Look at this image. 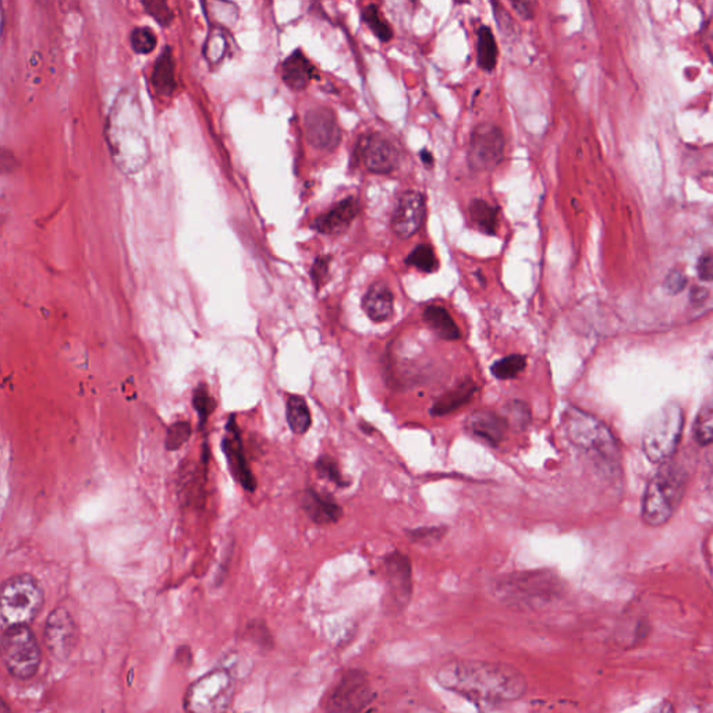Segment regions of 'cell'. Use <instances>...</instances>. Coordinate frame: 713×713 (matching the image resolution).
Listing matches in <instances>:
<instances>
[{"instance_id":"6da1fadb","label":"cell","mask_w":713,"mask_h":713,"mask_svg":"<svg viewBox=\"0 0 713 713\" xmlns=\"http://www.w3.org/2000/svg\"><path fill=\"white\" fill-rule=\"evenodd\" d=\"M437 682L446 690L477 705H499L524 697L527 678L519 668L484 660H452L438 670Z\"/></svg>"},{"instance_id":"7a4b0ae2","label":"cell","mask_w":713,"mask_h":713,"mask_svg":"<svg viewBox=\"0 0 713 713\" xmlns=\"http://www.w3.org/2000/svg\"><path fill=\"white\" fill-rule=\"evenodd\" d=\"M145 134L137 99L121 93L108 120L109 147L121 170L135 173L147 165L150 152Z\"/></svg>"},{"instance_id":"3957f363","label":"cell","mask_w":713,"mask_h":713,"mask_svg":"<svg viewBox=\"0 0 713 713\" xmlns=\"http://www.w3.org/2000/svg\"><path fill=\"white\" fill-rule=\"evenodd\" d=\"M688 478L690 472L687 468L676 457L660 465L643 492L641 514L645 524L660 527L675 516L682 504Z\"/></svg>"},{"instance_id":"277c9868","label":"cell","mask_w":713,"mask_h":713,"mask_svg":"<svg viewBox=\"0 0 713 713\" xmlns=\"http://www.w3.org/2000/svg\"><path fill=\"white\" fill-rule=\"evenodd\" d=\"M567 438L579 450L608 468L620 465L621 453L618 439L598 418L578 407L569 406L563 413Z\"/></svg>"},{"instance_id":"5b68a950","label":"cell","mask_w":713,"mask_h":713,"mask_svg":"<svg viewBox=\"0 0 713 713\" xmlns=\"http://www.w3.org/2000/svg\"><path fill=\"white\" fill-rule=\"evenodd\" d=\"M495 594L507 605L534 609L561 595V584L551 571H524L497 579Z\"/></svg>"},{"instance_id":"8992f818","label":"cell","mask_w":713,"mask_h":713,"mask_svg":"<svg viewBox=\"0 0 713 713\" xmlns=\"http://www.w3.org/2000/svg\"><path fill=\"white\" fill-rule=\"evenodd\" d=\"M45 605L41 584L31 574L9 577L0 593V618L4 628L29 626Z\"/></svg>"},{"instance_id":"52a82bcc","label":"cell","mask_w":713,"mask_h":713,"mask_svg":"<svg viewBox=\"0 0 713 713\" xmlns=\"http://www.w3.org/2000/svg\"><path fill=\"white\" fill-rule=\"evenodd\" d=\"M684 430L682 406L668 403L651 415L643 433V450L653 464L675 459Z\"/></svg>"},{"instance_id":"ba28073f","label":"cell","mask_w":713,"mask_h":713,"mask_svg":"<svg viewBox=\"0 0 713 713\" xmlns=\"http://www.w3.org/2000/svg\"><path fill=\"white\" fill-rule=\"evenodd\" d=\"M236 694V682L227 668H215L201 676L185 691L187 713H227Z\"/></svg>"},{"instance_id":"9c48e42d","label":"cell","mask_w":713,"mask_h":713,"mask_svg":"<svg viewBox=\"0 0 713 713\" xmlns=\"http://www.w3.org/2000/svg\"><path fill=\"white\" fill-rule=\"evenodd\" d=\"M4 668L17 680H29L41 666V648L29 626L4 628L0 643Z\"/></svg>"},{"instance_id":"30bf717a","label":"cell","mask_w":713,"mask_h":713,"mask_svg":"<svg viewBox=\"0 0 713 713\" xmlns=\"http://www.w3.org/2000/svg\"><path fill=\"white\" fill-rule=\"evenodd\" d=\"M375 700L370 676L363 668H348L332 685L322 702V713H364Z\"/></svg>"},{"instance_id":"8fae6325","label":"cell","mask_w":713,"mask_h":713,"mask_svg":"<svg viewBox=\"0 0 713 713\" xmlns=\"http://www.w3.org/2000/svg\"><path fill=\"white\" fill-rule=\"evenodd\" d=\"M506 138L502 128L492 123H481L472 130L468 143L467 160L474 172L494 170L504 158Z\"/></svg>"},{"instance_id":"7c38bea8","label":"cell","mask_w":713,"mask_h":713,"mask_svg":"<svg viewBox=\"0 0 713 713\" xmlns=\"http://www.w3.org/2000/svg\"><path fill=\"white\" fill-rule=\"evenodd\" d=\"M44 641L53 660L63 662L70 658L78 643V627L70 611L64 608L51 611L45 624Z\"/></svg>"},{"instance_id":"4fadbf2b","label":"cell","mask_w":713,"mask_h":713,"mask_svg":"<svg viewBox=\"0 0 713 713\" xmlns=\"http://www.w3.org/2000/svg\"><path fill=\"white\" fill-rule=\"evenodd\" d=\"M354 156L373 175H390L400 162V153L395 143L379 133L363 135L356 143Z\"/></svg>"},{"instance_id":"5bb4252c","label":"cell","mask_w":713,"mask_h":713,"mask_svg":"<svg viewBox=\"0 0 713 713\" xmlns=\"http://www.w3.org/2000/svg\"><path fill=\"white\" fill-rule=\"evenodd\" d=\"M427 215V202L420 192H406L398 198L392 217V229L398 239L414 236Z\"/></svg>"},{"instance_id":"9a60e30c","label":"cell","mask_w":713,"mask_h":713,"mask_svg":"<svg viewBox=\"0 0 713 713\" xmlns=\"http://www.w3.org/2000/svg\"><path fill=\"white\" fill-rule=\"evenodd\" d=\"M306 133L312 147L334 151L341 143V130L333 111L328 108L311 109L306 116Z\"/></svg>"},{"instance_id":"2e32d148","label":"cell","mask_w":713,"mask_h":713,"mask_svg":"<svg viewBox=\"0 0 713 713\" xmlns=\"http://www.w3.org/2000/svg\"><path fill=\"white\" fill-rule=\"evenodd\" d=\"M385 576L389 595L393 603L400 609L408 605L413 594V571L410 559L396 551L386 556Z\"/></svg>"},{"instance_id":"e0dca14e","label":"cell","mask_w":713,"mask_h":713,"mask_svg":"<svg viewBox=\"0 0 713 713\" xmlns=\"http://www.w3.org/2000/svg\"><path fill=\"white\" fill-rule=\"evenodd\" d=\"M360 201L356 197H348L334 205L325 214L319 215L312 220L311 227L325 236H336L346 232L360 214Z\"/></svg>"},{"instance_id":"ac0fdd59","label":"cell","mask_w":713,"mask_h":713,"mask_svg":"<svg viewBox=\"0 0 713 713\" xmlns=\"http://www.w3.org/2000/svg\"><path fill=\"white\" fill-rule=\"evenodd\" d=\"M465 430L477 439L496 446L506 437L507 420L492 411H477L468 417Z\"/></svg>"},{"instance_id":"d6986e66","label":"cell","mask_w":713,"mask_h":713,"mask_svg":"<svg viewBox=\"0 0 713 713\" xmlns=\"http://www.w3.org/2000/svg\"><path fill=\"white\" fill-rule=\"evenodd\" d=\"M281 74L283 83L294 91H303L311 84L312 80L318 78L316 67L299 49L294 51L282 63Z\"/></svg>"},{"instance_id":"ffe728a7","label":"cell","mask_w":713,"mask_h":713,"mask_svg":"<svg viewBox=\"0 0 713 713\" xmlns=\"http://www.w3.org/2000/svg\"><path fill=\"white\" fill-rule=\"evenodd\" d=\"M223 449L227 455V462H229L230 468L237 481L242 485L247 490L255 489V479L250 471L249 465L245 462L244 452H242V445L240 442L239 432H237L236 422L230 421V425L227 427V435L223 442Z\"/></svg>"},{"instance_id":"44dd1931","label":"cell","mask_w":713,"mask_h":713,"mask_svg":"<svg viewBox=\"0 0 713 713\" xmlns=\"http://www.w3.org/2000/svg\"><path fill=\"white\" fill-rule=\"evenodd\" d=\"M299 502L309 519L321 526L333 524L343 516V510L331 496L318 494L314 489H307L306 492H303Z\"/></svg>"},{"instance_id":"7402d4cb","label":"cell","mask_w":713,"mask_h":713,"mask_svg":"<svg viewBox=\"0 0 713 713\" xmlns=\"http://www.w3.org/2000/svg\"><path fill=\"white\" fill-rule=\"evenodd\" d=\"M361 306L371 321H389L395 314V296L385 284H373L364 296Z\"/></svg>"},{"instance_id":"603a6c76","label":"cell","mask_w":713,"mask_h":713,"mask_svg":"<svg viewBox=\"0 0 713 713\" xmlns=\"http://www.w3.org/2000/svg\"><path fill=\"white\" fill-rule=\"evenodd\" d=\"M478 389L477 383L471 379H467L464 382L455 386V389L446 392L445 395L440 396L432 408H430V414L433 417H443V415L452 414L455 411L467 406L472 398L477 395Z\"/></svg>"},{"instance_id":"cb8c5ba5","label":"cell","mask_w":713,"mask_h":713,"mask_svg":"<svg viewBox=\"0 0 713 713\" xmlns=\"http://www.w3.org/2000/svg\"><path fill=\"white\" fill-rule=\"evenodd\" d=\"M151 84H152L153 91L160 96H170L177 88V81L175 77V59H173L172 49L169 46H166L165 51L155 61L152 74H151Z\"/></svg>"},{"instance_id":"d4e9b609","label":"cell","mask_w":713,"mask_h":713,"mask_svg":"<svg viewBox=\"0 0 713 713\" xmlns=\"http://www.w3.org/2000/svg\"><path fill=\"white\" fill-rule=\"evenodd\" d=\"M470 217H471L472 225L475 229L488 234V236H495L499 229V207L492 205L488 201L477 198L472 200L470 208Z\"/></svg>"},{"instance_id":"484cf974","label":"cell","mask_w":713,"mask_h":713,"mask_svg":"<svg viewBox=\"0 0 713 713\" xmlns=\"http://www.w3.org/2000/svg\"><path fill=\"white\" fill-rule=\"evenodd\" d=\"M423 321L443 340H457L462 336L459 326L447 309L440 306H430L423 311Z\"/></svg>"},{"instance_id":"4316f807","label":"cell","mask_w":713,"mask_h":713,"mask_svg":"<svg viewBox=\"0 0 713 713\" xmlns=\"http://www.w3.org/2000/svg\"><path fill=\"white\" fill-rule=\"evenodd\" d=\"M496 41H495L494 32L488 26H482L478 29L477 41V63L482 70L492 71L497 64Z\"/></svg>"},{"instance_id":"83f0119b","label":"cell","mask_w":713,"mask_h":713,"mask_svg":"<svg viewBox=\"0 0 713 713\" xmlns=\"http://www.w3.org/2000/svg\"><path fill=\"white\" fill-rule=\"evenodd\" d=\"M286 417L290 430L297 435H303L311 427V413L301 396L293 395L287 398Z\"/></svg>"},{"instance_id":"f1b7e54d","label":"cell","mask_w":713,"mask_h":713,"mask_svg":"<svg viewBox=\"0 0 713 713\" xmlns=\"http://www.w3.org/2000/svg\"><path fill=\"white\" fill-rule=\"evenodd\" d=\"M694 439L700 446L712 445L713 443V396L705 400L701 406L694 421Z\"/></svg>"},{"instance_id":"f546056e","label":"cell","mask_w":713,"mask_h":713,"mask_svg":"<svg viewBox=\"0 0 713 713\" xmlns=\"http://www.w3.org/2000/svg\"><path fill=\"white\" fill-rule=\"evenodd\" d=\"M361 19H363L364 24L371 29V32H373V36H375L379 41L385 42V44L386 42L392 41L393 29L390 27V24L381 16V10H379L378 4H366V6L361 10Z\"/></svg>"},{"instance_id":"4dcf8cb0","label":"cell","mask_w":713,"mask_h":713,"mask_svg":"<svg viewBox=\"0 0 713 713\" xmlns=\"http://www.w3.org/2000/svg\"><path fill=\"white\" fill-rule=\"evenodd\" d=\"M406 265L414 266L423 274H432V272H437L439 267L435 250L430 244L417 245L406 258Z\"/></svg>"},{"instance_id":"1f68e13d","label":"cell","mask_w":713,"mask_h":713,"mask_svg":"<svg viewBox=\"0 0 713 713\" xmlns=\"http://www.w3.org/2000/svg\"><path fill=\"white\" fill-rule=\"evenodd\" d=\"M527 358L526 356L521 354H512V356L500 358L490 368V373L495 378L500 381H507V379H514L526 370Z\"/></svg>"},{"instance_id":"d6a6232c","label":"cell","mask_w":713,"mask_h":713,"mask_svg":"<svg viewBox=\"0 0 713 713\" xmlns=\"http://www.w3.org/2000/svg\"><path fill=\"white\" fill-rule=\"evenodd\" d=\"M130 41L131 48L135 53L148 54L155 49L158 39L152 29L148 27H138L131 32Z\"/></svg>"},{"instance_id":"836d02e7","label":"cell","mask_w":713,"mask_h":713,"mask_svg":"<svg viewBox=\"0 0 713 713\" xmlns=\"http://www.w3.org/2000/svg\"><path fill=\"white\" fill-rule=\"evenodd\" d=\"M316 471L322 478H325V479L333 482L338 487L346 488L350 484L341 475L340 468H339L336 460L332 459L329 455H322L321 459L316 462Z\"/></svg>"},{"instance_id":"e575fe53","label":"cell","mask_w":713,"mask_h":713,"mask_svg":"<svg viewBox=\"0 0 713 713\" xmlns=\"http://www.w3.org/2000/svg\"><path fill=\"white\" fill-rule=\"evenodd\" d=\"M245 638H249L262 648H271L274 645V637L264 621L255 620L249 623L245 630Z\"/></svg>"},{"instance_id":"d590c367","label":"cell","mask_w":713,"mask_h":713,"mask_svg":"<svg viewBox=\"0 0 713 713\" xmlns=\"http://www.w3.org/2000/svg\"><path fill=\"white\" fill-rule=\"evenodd\" d=\"M192 435V427H190V423L184 422V421H180V422H176L175 425L168 430V435H166V447L169 450H176L178 447H182L185 442H187L188 438Z\"/></svg>"},{"instance_id":"8d00e7d4","label":"cell","mask_w":713,"mask_h":713,"mask_svg":"<svg viewBox=\"0 0 713 713\" xmlns=\"http://www.w3.org/2000/svg\"><path fill=\"white\" fill-rule=\"evenodd\" d=\"M331 255H322L314 261L311 267L312 283L316 290L321 289L329 279V267H331Z\"/></svg>"},{"instance_id":"74e56055","label":"cell","mask_w":713,"mask_h":713,"mask_svg":"<svg viewBox=\"0 0 713 713\" xmlns=\"http://www.w3.org/2000/svg\"><path fill=\"white\" fill-rule=\"evenodd\" d=\"M143 9L162 27L169 26L170 22L175 19L172 9L166 2H145Z\"/></svg>"},{"instance_id":"f35d334b","label":"cell","mask_w":713,"mask_h":713,"mask_svg":"<svg viewBox=\"0 0 713 713\" xmlns=\"http://www.w3.org/2000/svg\"><path fill=\"white\" fill-rule=\"evenodd\" d=\"M447 529L445 527H428V529H417L408 531L411 541L420 542V544H435L443 538Z\"/></svg>"},{"instance_id":"ab89813d","label":"cell","mask_w":713,"mask_h":713,"mask_svg":"<svg viewBox=\"0 0 713 713\" xmlns=\"http://www.w3.org/2000/svg\"><path fill=\"white\" fill-rule=\"evenodd\" d=\"M214 398L210 397L209 393H208L204 386H200L194 395V407L201 420L207 421L210 413L214 411Z\"/></svg>"},{"instance_id":"60d3db41","label":"cell","mask_w":713,"mask_h":713,"mask_svg":"<svg viewBox=\"0 0 713 713\" xmlns=\"http://www.w3.org/2000/svg\"><path fill=\"white\" fill-rule=\"evenodd\" d=\"M507 410H509L510 420L516 427L526 428L529 425V420H531L529 406L524 405L521 401H512Z\"/></svg>"},{"instance_id":"b9f144b4","label":"cell","mask_w":713,"mask_h":713,"mask_svg":"<svg viewBox=\"0 0 713 713\" xmlns=\"http://www.w3.org/2000/svg\"><path fill=\"white\" fill-rule=\"evenodd\" d=\"M687 276L682 271H672L666 276L665 290L668 294H677L687 286Z\"/></svg>"},{"instance_id":"7bdbcfd3","label":"cell","mask_w":713,"mask_h":713,"mask_svg":"<svg viewBox=\"0 0 713 713\" xmlns=\"http://www.w3.org/2000/svg\"><path fill=\"white\" fill-rule=\"evenodd\" d=\"M697 272L701 281H713V254H705L701 257L698 261Z\"/></svg>"},{"instance_id":"ee69618b","label":"cell","mask_w":713,"mask_h":713,"mask_svg":"<svg viewBox=\"0 0 713 713\" xmlns=\"http://www.w3.org/2000/svg\"><path fill=\"white\" fill-rule=\"evenodd\" d=\"M512 7L522 20L534 19L535 4L532 2H512Z\"/></svg>"},{"instance_id":"f6af8a7d","label":"cell","mask_w":713,"mask_h":713,"mask_svg":"<svg viewBox=\"0 0 713 713\" xmlns=\"http://www.w3.org/2000/svg\"><path fill=\"white\" fill-rule=\"evenodd\" d=\"M708 297V291L701 287H694L693 293H691V301L694 304L704 303L705 299Z\"/></svg>"},{"instance_id":"bcb514c9","label":"cell","mask_w":713,"mask_h":713,"mask_svg":"<svg viewBox=\"0 0 713 713\" xmlns=\"http://www.w3.org/2000/svg\"><path fill=\"white\" fill-rule=\"evenodd\" d=\"M651 713H676L675 705L670 701L665 700L660 705H656Z\"/></svg>"},{"instance_id":"7dc6e473","label":"cell","mask_w":713,"mask_h":713,"mask_svg":"<svg viewBox=\"0 0 713 713\" xmlns=\"http://www.w3.org/2000/svg\"><path fill=\"white\" fill-rule=\"evenodd\" d=\"M421 160H422L423 165L427 166L428 169H430L433 166V156L432 153L430 152L428 150H421L420 152Z\"/></svg>"},{"instance_id":"c3c4849f","label":"cell","mask_w":713,"mask_h":713,"mask_svg":"<svg viewBox=\"0 0 713 713\" xmlns=\"http://www.w3.org/2000/svg\"><path fill=\"white\" fill-rule=\"evenodd\" d=\"M2 713H12V709H10L6 701H4V702H2Z\"/></svg>"},{"instance_id":"681fc988","label":"cell","mask_w":713,"mask_h":713,"mask_svg":"<svg viewBox=\"0 0 713 713\" xmlns=\"http://www.w3.org/2000/svg\"><path fill=\"white\" fill-rule=\"evenodd\" d=\"M710 488H712V489H713V471H712V475H710Z\"/></svg>"}]
</instances>
